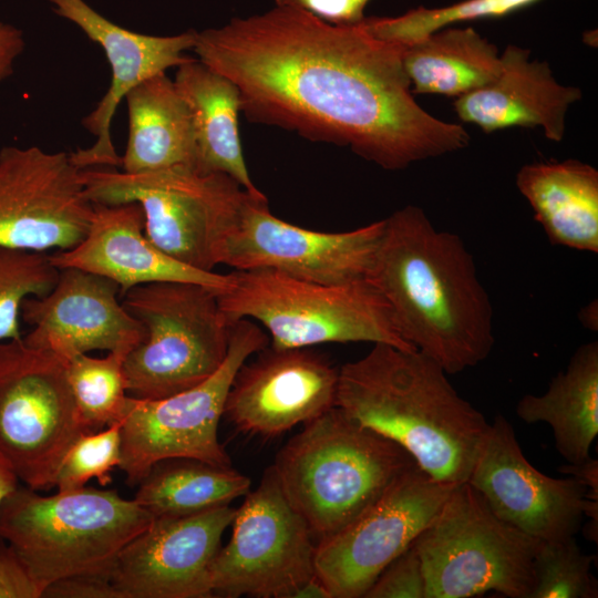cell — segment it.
I'll list each match as a JSON object with an SVG mask.
<instances>
[{
  "instance_id": "obj_3",
  "label": "cell",
  "mask_w": 598,
  "mask_h": 598,
  "mask_svg": "<svg viewBox=\"0 0 598 598\" xmlns=\"http://www.w3.org/2000/svg\"><path fill=\"white\" fill-rule=\"evenodd\" d=\"M433 359L374 343L339 369L336 406L403 447L433 480L467 481L489 423Z\"/></svg>"
},
{
  "instance_id": "obj_1",
  "label": "cell",
  "mask_w": 598,
  "mask_h": 598,
  "mask_svg": "<svg viewBox=\"0 0 598 598\" xmlns=\"http://www.w3.org/2000/svg\"><path fill=\"white\" fill-rule=\"evenodd\" d=\"M193 51L229 79L248 121L349 147L388 171L466 147L470 134L414 100L403 45L363 23L331 24L275 6L196 31Z\"/></svg>"
},
{
  "instance_id": "obj_23",
  "label": "cell",
  "mask_w": 598,
  "mask_h": 598,
  "mask_svg": "<svg viewBox=\"0 0 598 598\" xmlns=\"http://www.w3.org/2000/svg\"><path fill=\"white\" fill-rule=\"evenodd\" d=\"M516 186L551 245L598 254V171L577 159L520 167Z\"/></svg>"
},
{
  "instance_id": "obj_41",
  "label": "cell",
  "mask_w": 598,
  "mask_h": 598,
  "mask_svg": "<svg viewBox=\"0 0 598 598\" xmlns=\"http://www.w3.org/2000/svg\"><path fill=\"white\" fill-rule=\"evenodd\" d=\"M16 474L0 460V506L19 485Z\"/></svg>"
},
{
  "instance_id": "obj_5",
  "label": "cell",
  "mask_w": 598,
  "mask_h": 598,
  "mask_svg": "<svg viewBox=\"0 0 598 598\" xmlns=\"http://www.w3.org/2000/svg\"><path fill=\"white\" fill-rule=\"evenodd\" d=\"M153 518L114 489L83 486L42 496L18 486L0 506V538L43 594L64 578L110 579L120 551Z\"/></svg>"
},
{
  "instance_id": "obj_19",
  "label": "cell",
  "mask_w": 598,
  "mask_h": 598,
  "mask_svg": "<svg viewBox=\"0 0 598 598\" xmlns=\"http://www.w3.org/2000/svg\"><path fill=\"white\" fill-rule=\"evenodd\" d=\"M54 287L28 297L21 319L31 327L23 341L65 360L93 350L128 354L145 336L143 324L123 306L113 280L83 269H59Z\"/></svg>"
},
{
  "instance_id": "obj_31",
  "label": "cell",
  "mask_w": 598,
  "mask_h": 598,
  "mask_svg": "<svg viewBox=\"0 0 598 598\" xmlns=\"http://www.w3.org/2000/svg\"><path fill=\"white\" fill-rule=\"evenodd\" d=\"M537 1L464 0L442 8L419 7L399 17H365L362 23L375 38L408 44L452 23L505 16Z\"/></svg>"
},
{
  "instance_id": "obj_22",
  "label": "cell",
  "mask_w": 598,
  "mask_h": 598,
  "mask_svg": "<svg viewBox=\"0 0 598 598\" xmlns=\"http://www.w3.org/2000/svg\"><path fill=\"white\" fill-rule=\"evenodd\" d=\"M528 49L508 45L501 54L498 75L456 97L454 110L458 117L485 133L511 126H540L548 140L560 142L567 111L582 93L576 86L558 83L546 62L530 61Z\"/></svg>"
},
{
  "instance_id": "obj_4",
  "label": "cell",
  "mask_w": 598,
  "mask_h": 598,
  "mask_svg": "<svg viewBox=\"0 0 598 598\" xmlns=\"http://www.w3.org/2000/svg\"><path fill=\"white\" fill-rule=\"evenodd\" d=\"M303 425L278 452L271 468L316 544L352 523L416 465L399 444L338 406Z\"/></svg>"
},
{
  "instance_id": "obj_40",
  "label": "cell",
  "mask_w": 598,
  "mask_h": 598,
  "mask_svg": "<svg viewBox=\"0 0 598 598\" xmlns=\"http://www.w3.org/2000/svg\"><path fill=\"white\" fill-rule=\"evenodd\" d=\"M289 598H332V596L326 585L316 575L297 587L290 594Z\"/></svg>"
},
{
  "instance_id": "obj_8",
  "label": "cell",
  "mask_w": 598,
  "mask_h": 598,
  "mask_svg": "<svg viewBox=\"0 0 598 598\" xmlns=\"http://www.w3.org/2000/svg\"><path fill=\"white\" fill-rule=\"evenodd\" d=\"M540 543L496 516L464 482L454 486L412 546L421 559L426 598H470L487 591L529 598Z\"/></svg>"
},
{
  "instance_id": "obj_6",
  "label": "cell",
  "mask_w": 598,
  "mask_h": 598,
  "mask_svg": "<svg viewBox=\"0 0 598 598\" xmlns=\"http://www.w3.org/2000/svg\"><path fill=\"white\" fill-rule=\"evenodd\" d=\"M227 275L229 285L217 293L220 309L230 323H261L272 348L370 342L416 350L401 337L388 302L370 281L326 285L268 269Z\"/></svg>"
},
{
  "instance_id": "obj_37",
  "label": "cell",
  "mask_w": 598,
  "mask_h": 598,
  "mask_svg": "<svg viewBox=\"0 0 598 598\" xmlns=\"http://www.w3.org/2000/svg\"><path fill=\"white\" fill-rule=\"evenodd\" d=\"M42 597L50 598H121L110 579L101 577H70L48 586Z\"/></svg>"
},
{
  "instance_id": "obj_13",
  "label": "cell",
  "mask_w": 598,
  "mask_h": 598,
  "mask_svg": "<svg viewBox=\"0 0 598 598\" xmlns=\"http://www.w3.org/2000/svg\"><path fill=\"white\" fill-rule=\"evenodd\" d=\"M231 536L210 565L214 596L289 598L316 576V540L268 467L245 495L230 524Z\"/></svg>"
},
{
  "instance_id": "obj_14",
  "label": "cell",
  "mask_w": 598,
  "mask_h": 598,
  "mask_svg": "<svg viewBox=\"0 0 598 598\" xmlns=\"http://www.w3.org/2000/svg\"><path fill=\"white\" fill-rule=\"evenodd\" d=\"M454 486L433 480L416 464L352 523L318 542L316 575L332 598H363L427 527Z\"/></svg>"
},
{
  "instance_id": "obj_33",
  "label": "cell",
  "mask_w": 598,
  "mask_h": 598,
  "mask_svg": "<svg viewBox=\"0 0 598 598\" xmlns=\"http://www.w3.org/2000/svg\"><path fill=\"white\" fill-rule=\"evenodd\" d=\"M118 421L97 432L80 434L68 447L54 477L58 491L81 488L96 478L101 486L112 482V472L122 461Z\"/></svg>"
},
{
  "instance_id": "obj_16",
  "label": "cell",
  "mask_w": 598,
  "mask_h": 598,
  "mask_svg": "<svg viewBox=\"0 0 598 598\" xmlns=\"http://www.w3.org/2000/svg\"><path fill=\"white\" fill-rule=\"evenodd\" d=\"M496 516L542 542L575 536L587 488L576 478L549 477L525 457L507 419L495 415L466 481Z\"/></svg>"
},
{
  "instance_id": "obj_38",
  "label": "cell",
  "mask_w": 598,
  "mask_h": 598,
  "mask_svg": "<svg viewBox=\"0 0 598 598\" xmlns=\"http://www.w3.org/2000/svg\"><path fill=\"white\" fill-rule=\"evenodd\" d=\"M24 49L23 31L0 19V85L12 75L16 61Z\"/></svg>"
},
{
  "instance_id": "obj_27",
  "label": "cell",
  "mask_w": 598,
  "mask_h": 598,
  "mask_svg": "<svg viewBox=\"0 0 598 598\" xmlns=\"http://www.w3.org/2000/svg\"><path fill=\"white\" fill-rule=\"evenodd\" d=\"M402 45L405 73L419 94L458 97L501 71L497 48L473 28H443Z\"/></svg>"
},
{
  "instance_id": "obj_2",
  "label": "cell",
  "mask_w": 598,
  "mask_h": 598,
  "mask_svg": "<svg viewBox=\"0 0 598 598\" xmlns=\"http://www.w3.org/2000/svg\"><path fill=\"white\" fill-rule=\"evenodd\" d=\"M369 281L388 302L401 337L447 374L489 355L493 307L473 256L422 208L408 205L384 219Z\"/></svg>"
},
{
  "instance_id": "obj_10",
  "label": "cell",
  "mask_w": 598,
  "mask_h": 598,
  "mask_svg": "<svg viewBox=\"0 0 598 598\" xmlns=\"http://www.w3.org/2000/svg\"><path fill=\"white\" fill-rule=\"evenodd\" d=\"M268 342L260 327L250 319H239L231 324L224 362L208 379L166 398L128 395L121 419L118 467L128 485H138L156 463L171 458L230 466V457L218 440L226 398L241 364Z\"/></svg>"
},
{
  "instance_id": "obj_20",
  "label": "cell",
  "mask_w": 598,
  "mask_h": 598,
  "mask_svg": "<svg viewBox=\"0 0 598 598\" xmlns=\"http://www.w3.org/2000/svg\"><path fill=\"white\" fill-rule=\"evenodd\" d=\"M53 11L78 25L87 38L105 52L112 78L109 90L96 106L82 120V124L96 140L87 148L70 153L79 169L121 166V156L112 141L111 126L118 104L141 82L171 68H177L190 58L196 31L158 37L134 32L104 18L84 0H48Z\"/></svg>"
},
{
  "instance_id": "obj_17",
  "label": "cell",
  "mask_w": 598,
  "mask_h": 598,
  "mask_svg": "<svg viewBox=\"0 0 598 598\" xmlns=\"http://www.w3.org/2000/svg\"><path fill=\"white\" fill-rule=\"evenodd\" d=\"M236 508L156 517L117 555L110 580L121 598H209L210 565Z\"/></svg>"
},
{
  "instance_id": "obj_36",
  "label": "cell",
  "mask_w": 598,
  "mask_h": 598,
  "mask_svg": "<svg viewBox=\"0 0 598 598\" xmlns=\"http://www.w3.org/2000/svg\"><path fill=\"white\" fill-rule=\"evenodd\" d=\"M28 569L7 544L0 542V598H41Z\"/></svg>"
},
{
  "instance_id": "obj_30",
  "label": "cell",
  "mask_w": 598,
  "mask_h": 598,
  "mask_svg": "<svg viewBox=\"0 0 598 598\" xmlns=\"http://www.w3.org/2000/svg\"><path fill=\"white\" fill-rule=\"evenodd\" d=\"M59 269L48 252L0 246V341L21 339V306L28 297L47 295Z\"/></svg>"
},
{
  "instance_id": "obj_18",
  "label": "cell",
  "mask_w": 598,
  "mask_h": 598,
  "mask_svg": "<svg viewBox=\"0 0 598 598\" xmlns=\"http://www.w3.org/2000/svg\"><path fill=\"white\" fill-rule=\"evenodd\" d=\"M241 364L224 416L239 432L274 439L336 406L339 369L308 348L266 347Z\"/></svg>"
},
{
  "instance_id": "obj_25",
  "label": "cell",
  "mask_w": 598,
  "mask_h": 598,
  "mask_svg": "<svg viewBox=\"0 0 598 598\" xmlns=\"http://www.w3.org/2000/svg\"><path fill=\"white\" fill-rule=\"evenodd\" d=\"M175 86L187 104L194 127L199 173H223L252 194L262 193L250 178L239 136L240 95L226 76L190 58L177 66Z\"/></svg>"
},
{
  "instance_id": "obj_29",
  "label": "cell",
  "mask_w": 598,
  "mask_h": 598,
  "mask_svg": "<svg viewBox=\"0 0 598 598\" xmlns=\"http://www.w3.org/2000/svg\"><path fill=\"white\" fill-rule=\"evenodd\" d=\"M126 355L109 352L94 358L81 353L66 359L68 382L86 433L121 421L128 398L123 368Z\"/></svg>"
},
{
  "instance_id": "obj_24",
  "label": "cell",
  "mask_w": 598,
  "mask_h": 598,
  "mask_svg": "<svg viewBox=\"0 0 598 598\" xmlns=\"http://www.w3.org/2000/svg\"><path fill=\"white\" fill-rule=\"evenodd\" d=\"M128 136L122 172L144 174L196 165V143L187 104L166 72L133 87L124 99Z\"/></svg>"
},
{
  "instance_id": "obj_32",
  "label": "cell",
  "mask_w": 598,
  "mask_h": 598,
  "mask_svg": "<svg viewBox=\"0 0 598 598\" xmlns=\"http://www.w3.org/2000/svg\"><path fill=\"white\" fill-rule=\"evenodd\" d=\"M594 560V555L581 551L575 536L542 542L533 561L529 598H597V580L590 573Z\"/></svg>"
},
{
  "instance_id": "obj_34",
  "label": "cell",
  "mask_w": 598,
  "mask_h": 598,
  "mask_svg": "<svg viewBox=\"0 0 598 598\" xmlns=\"http://www.w3.org/2000/svg\"><path fill=\"white\" fill-rule=\"evenodd\" d=\"M363 598H426L421 559L412 545L383 569Z\"/></svg>"
},
{
  "instance_id": "obj_39",
  "label": "cell",
  "mask_w": 598,
  "mask_h": 598,
  "mask_svg": "<svg viewBox=\"0 0 598 598\" xmlns=\"http://www.w3.org/2000/svg\"><path fill=\"white\" fill-rule=\"evenodd\" d=\"M558 471L579 481L587 488V498L598 501V461L596 458L589 457L577 464L567 463L559 466Z\"/></svg>"
},
{
  "instance_id": "obj_11",
  "label": "cell",
  "mask_w": 598,
  "mask_h": 598,
  "mask_svg": "<svg viewBox=\"0 0 598 598\" xmlns=\"http://www.w3.org/2000/svg\"><path fill=\"white\" fill-rule=\"evenodd\" d=\"M22 338L0 341V460L24 486L48 491L68 447L86 432L66 360Z\"/></svg>"
},
{
  "instance_id": "obj_7",
  "label": "cell",
  "mask_w": 598,
  "mask_h": 598,
  "mask_svg": "<svg viewBox=\"0 0 598 598\" xmlns=\"http://www.w3.org/2000/svg\"><path fill=\"white\" fill-rule=\"evenodd\" d=\"M214 288L192 282L136 286L122 297L145 336L124 360L127 394L161 399L190 389L224 362L231 323Z\"/></svg>"
},
{
  "instance_id": "obj_9",
  "label": "cell",
  "mask_w": 598,
  "mask_h": 598,
  "mask_svg": "<svg viewBox=\"0 0 598 598\" xmlns=\"http://www.w3.org/2000/svg\"><path fill=\"white\" fill-rule=\"evenodd\" d=\"M81 179L94 204L138 203L147 239L168 257L205 271L217 266L216 245L248 193L226 174L184 166L144 174L89 168Z\"/></svg>"
},
{
  "instance_id": "obj_21",
  "label": "cell",
  "mask_w": 598,
  "mask_h": 598,
  "mask_svg": "<svg viewBox=\"0 0 598 598\" xmlns=\"http://www.w3.org/2000/svg\"><path fill=\"white\" fill-rule=\"evenodd\" d=\"M49 256L58 269L73 267L113 280L121 297L153 282H192L219 291L229 285L227 274L188 267L156 248L144 234V215L136 202L94 204L84 238L71 249Z\"/></svg>"
},
{
  "instance_id": "obj_35",
  "label": "cell",
  "mask_w": 598,
  "mask_h": 598,
  "mask_svg": "<svg viewBox=\"0 0 598 598\" xmlns=\"http://www.w3.org/2000/svg\"><path fill=\"white\" fill-rule=\"evenodd\" d=\"M370 0H275L276 6L305 10L331 24L354 25L364 19Z\"/></svg>"
},
{
  "instance_id": "obj_26",
  "label": "cell",
  "mask_w": 598,
  "mask_h": 598,
  "mask_svg": "<svg viewBox=\"0 0 598 598\" xmlns=\"http://www.w3.org/2000/svg\"><path fill=\"white\" fill-rule=\"evenodd\" d=\"M516 414L528 424H549L555 446L567 463L591 457L598 434V342L579 346L545 393L519 399Z\"/></svg>"
},
{
  "instance_id": "obj_12",
  "label": "cell",
  "mask_w": 598,
  "mask_h": 598,
  "mask_svg": "<svg viewBox=\"0 0 598 598\" xmlns=\"http://www.w3.org/2000/svg\"><path fill=\"white\" fill-rule=\"evenodd\" d=\"M384 219L349 231L324 233L274 216L264 193H247L219 238L216 265L268 269L326 285L369 281Z\"/></svg>"
},
{
  "instance_id": "obj_42",
  "label": "cell",
  "mask_w": 598,
  "mask_h": 598,
  "mask_svg": "<svg viewBox=\"0 0 598 598\" xmlns=\"http://www.w3.org/2000/svg\"><path fill=\"white\" fill-rule=\"evenodd\" d=\"M579 319L584 327L590 330H597V302L592 301L579 313Z\"/></svg>"
},
{
  "instance_id": "obj_15",
  "label": "cell",
  "mask_w": 598,
  "mask_h": 598,
  "mask_svg": "<svg viewBox=\"0 0 598 598\" xmlns=\"http://www.w3.org/2000/svg\"><path fill=\"white\" fill-rule=\"evenodd\" d=\"M93 213L70 153L39 146L0 150V246L71 249L84 238Z\"/></svg>"
},
{
  "instance_id": "obj_28",
  "label": "cell",
  "mask_w": 598,
  "mask_h": 598,
  "mask_svg": "<svg viewBox=\"0 0 598 598\" xmlns=\"http://www.w3.org/2000/svg\"><path fill=\"white\" fill-rule=\"evenodd\" d=\"M250 480L231 466L193 458L156 463L133 498L156 517H183L229 505L250 491Z\"/></svg>"
}]
</instances>
